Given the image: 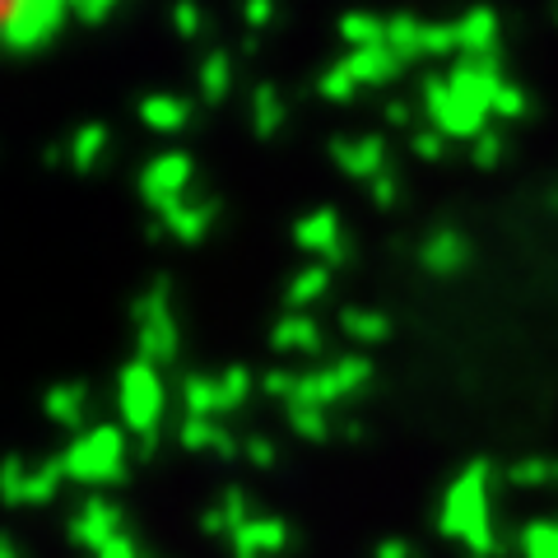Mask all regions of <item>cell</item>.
Instances as JSON below:
<instances>
[{"instance_id":"obj_1","label":"cell","mask_w":558,"mask_h":558,"mask_svg":"<svg viewBox=\"0 0 558 558\" xmlns=\"http://www.w3.org/2000/svg\"><path fill=\"white\" fill-rule=\"evenodd\" d=\"M488 461H470L457 484L447 488L442 498V535H457L465 539L470 558H494L498 554V539H494V521H488Z\"/></svg>"},{"instance_id":"obj_2","label":"cell","mask_w":558,"mask_h":558,"mask_svg":"<svg viewBox=\"0 0 558 558\" xmlns=\"http://www.w3.org/2000/svg\"><path fill=\"white\" fill-rule=\"evenodd\" d=\"M121 428L140 438V457H154V442H159V424H163V381L159 368L145 359H135L121 368Z\"/></svg>"},{"instance_id":"obj_3","label":"cell","mask_w":558,"mask_h":558,"mask_svg":"<svg viewBox=\"0 0 558 558\" xmlns=\"http://www.w3.org/2000/svg\"><path fill=\"white\" fill-rule=\"evenodd\" d=\"M65 480L75 484H121L126 480V428L98 424L61 451Z\"/></svg>"},{"instance_id":"obj_4","label":"cell","mask_w":558,"mask_h":558,"mask_svg":"<svg viewBox=\"0 0 558 558\" xmlns=\"http://www.w3.org/2000/svg\"><path fill=\"white\" fill-rule=\"evenodd\" d=\"M80 0H10L5 20H0V47L10 57L38 51L57 38V28L65 20V10H75Z\"/></svg>"},{"instance_id":"obj_5","label":"cell","mask_w":558,"mask_h":558,"mask_svg":"<svg viewBox=\"0 0 558 558\" xmlns=\"http://www.w3.org/2000/svg\"><path fill=\"white\" fill-rule=\"evenodd\" d=\"M168 275H159L154 284L135 299V344H140V359L163 368V363L178 359V322H172V307H168Z\"/></svg>"},{"instance_id":"obj_6","label":"cell","mask_w":558,"mask_h":558,"mask_svg":"<svg viewBox=\"0 0 558 558\" xmlns=\"http://www.w3.org/2000/svg\"><path fill=\"white\" fill-rule=\"evenodd\" d=\"M191 178H196V163H191V154H178L168 149L159 159H149L145 172H140V196H145L154 209H172L191 196Z\"/></svg>"},{"instance_id":"obj_7","label":"cell","mask_w":558,"mask_h":558,"mask_svg":"<svg viewBox=\"0 0 558 558\" xmlns=\"http://www.w3.org/2000/svg\"><path fill=\"white\" fill-rule=\"evenodd\" d=\"M447 84H451V94H457L461 102H470V108H480V112L494 117V98H498V89L508 80H502L498 57H484V61L465 57V61H457L447 70Z\"/></svg>"},{"instance_id":"obj_8","label":"cell","mask_w":558,"mask_h":558,"mask_svg":"<svg viewBox=\"0 0 558 558\" xmlns=\"http://www.w3.org/2000/svg\"><path fill=\"white\" fill-rule=\"evenodd\" d=\"M293 242H299L303 252L322 256V266H344L349 260V242H344L336 209H312V215H303L293 223Z\"/></svg>"},{"instance_id":"obj_9","label":"cell","mask_w":558,"mask_h":558,"mask_svg":"<svg viewBox=\"0 0 558 558\" xmlns=\"http://www.w3.org/2000/svg\"><path fill=\"white\" fill-rule=\"evenodd\" d=\"M121 508L117 502H108V498H89L84 502V508L70 517V539H75V545H84V549H94V554H102L112 545V539H121L126 531H121Z\"/></svg>"},{"instance_id":"obj_10","label":"cell","mask_w":558,"mask_h":558,"mask_svg":"<svg viewBox=\"0 0 558 558\" xmlns=\"http://www.w3.org/2000/svg\"><path fill=\"white\" fill-rule=\"evenodd\" d=\"M330 159L340 163L344 178H359V182H373L387 172V145L381 135H363V140H330Z\"/></svg>"},{"instance_id":"obj_11","label":"cell","mask_w":558,"mask_h":558,"mask_svg":"<svg viewBox=\"0 0 558 558\" xmlns=\"http://www.w3.org/2000/svg\"><path fill=\"white\" fill-rule=\"evenodd\" d=\"M215 219H219V201L215 196H186L182 205H172V209H163V215H159V223L178 242H201Z\"/></svg>"},{"instance_id":"obj_12","label":"cell","mask_w":558,"mask_h":558,"mask_svg":"<svg viewBox=\"0 0 558 558\" xmlns=\"http://www.w3.org/2000/svg\"><path fill=\"white\" fill-rule=\"evenodd\" d=\"M229 545H233V558H275L289 545V521L284 517H252Z\"/></svg>"},{"instance_id":"obj_13","label":"cell","mask_w":558,"mask_h":558,"mask_svg":"<svg viewBox=\"0 0 558 558\" xmlns=\"http://www.w3.org/2000/svg\"><path fill=\"white\" fill-rule=\"evenodd\" d=\"M457 38H461V51L465 57H498V14L488 10V5H475V10H465V20L457 24Z\"/></svg>"},{"instance_id":"obj_14","label":"cell","mask_w":558,"mask_h":558,"mask_svg":"<svg viewBox=\"0 0 558 558\" xmlns=\"http://www.w3.org/2000/svg\"><path fill=\"white\" fill-rule=\"evenodd\" d=\"M178 438H182L186 451H215V457H223V461L242 451V442L219 424V418H182Z\"/></svg>"},{"instance_id":"obj_15","label":"cell","mask_w":558,"mask_h":558,"mask_svg":"<svg viewBox=\"0 0 558 558\" xmlns=\"http://www.w3.org/2000/svg\"><path fill=\"white\" fill-rule=\"evenodd\" d=\"M465 238L461 233H451V229H438V233H428L424 238V247H418V260H424V270L428 275H457L465 266Z\"/></svg>"},{"instance_id":"obj_16","label":"cell","mask_w":558,"mask_h":558,"mask_svg":"<svg viewBox=\"0 0 558 558\" xmlns=\"http://www.w3.org/2000/svg\"><path fill=\"white\" fill-rule=\"evenodd\" d=\"M43 410H47L51 424L80 428V424H84V414H89V391H84L80 381H57V387L43 396Z\"/></svg>"},{"instance_id":"obj_17","label":"cell","mask_w":558,"mask_h":558,"mask_svg":"<svg viewBox=\"0 0 558 558\" xmlns=\"http://www.w3.org/2000/svg\"><path fill=\"white\" fill-rule=\"evenodd\" d=\"M344 65H349V75H354L359 84H391L405 61H400L391 47H368V51H349Z\"/></svg>"},{"instance_id":"obj_18","label":"cell","mask_w":558,"mask_h":558,"mask_svg":"<svg viewBox=\"0 0 558 558\" xmlns=\"http://www.w3.org/2000/svg\"><path fill=\"white\" fill-rule=\"evenodd\" d=\"M140 121H145L149 131H182L191 117H196V108H191L186 98H172V94H149L140 98Z\"/></svg>"},{"instance_id":"obj_19","label":"cell","mask_w":558,"mask_h":558,"mask_svg":"<svg viewBox=\"0 0 558 558\" xmlns=\"http://www.w3.org/2000/svg\"><path fill=\"white\" fill-rule=\"evenodd\" d=\"M270 344L275 349H303V354H317V349L326 344L322 340V326L312 322V317H303V312H289V317H279L275 322V330H270Z\"/></svg>"},{"instance_id":"obj_20","label":"cell","mask_w":558,"mask_h":558,"mask_svg":"<svg viewBox=\"0 0 558 558\" xmlns=\"http://www.w3.org/2000/svg\"><path fill=\"white\" fill-rule=\"evenodd\" d=\"M182 405H186V418H215L223 410L219 377H205V373L182 377Z\"/></svg>"},{"instance_id":"obj_21","label":"cell","mask_w":558,"mask_h":558,"mask_svg":"<svg viewBox=\"0 0 558 558\" xmlns=\"http://www.w3.org/2000/svg\"><path fill=\"white\" fill-rule=\"evenodd\" d=\"M284 117H289L284 94H279L275 84H256V94H252V126H256V135H260V140L279 135V126H284Z\"/></svg>"},{"instance_id":"obj_22","label":"cell","mask_w":558,"mask_h":558,"mask_svg":"<svg viewBox=\"0 0 558 558\" xmlns=\"http://www.w3.org/2000/svg\"><path fill=\"white\" fill-rule=\"evenodd\" d=\"M340 38L354 47V51H368V47H387V20H377L368 10H349L340 20Z\"/></svg>"},{"instance_id":"obj_23","label":"cell","mask_w":558,"mask_h":558,"mask_svg":"<svg viewBox=\"0 0 558 558\" xmlns=\"http://www.w3.org/2000/svg\"><path fill=\"white\" fill-rule=\"evenodd\" d=\"M326 289H330V266H307V270H299L289 279L284 303H289V312H303L317 299H326Z\"/></svg>"},{"instance_id":"obj_24","label":"cell","mask_w":558,"mask_h":558,"mask_svg":"<svg viewBox=\"0 0 558 558\" xmlns=\"http://www.w3.org/2000/svg\"><path fill=\"white\" fill-rule=\"evenodd\" d=\"M340 330L349 340H359V344H381L391 336V322L381 317V312H368V307H344L340 312Z\"/></svg>"},{"instance_id":"obj_25","label":"cell","mask_w":558,"mask_h":558,"mask_svg":"<svg viewBox=\"0 0 558 558\" xmlns=\"http://www.w3.org/2000/svg\"><path fill=\"white\" fill-rule=\"evenodd\" d=\"M233 89V61L229 51H209V57L201 61V98L205 102H223Z\"/></svg>"},{"instance_id":"obj_26","label":"cell","mask_w":558,"mask_h":558,"mask_svg":"<svg viewBox=\"0 0 558 558\" xmlns=\"http://www.w3.org/2000/svg\"><path fill=\"white\" fill-rule=\"evenodd\" d=\"M102 149H108V126H102V121H89V126H80L75 140H70V168L89 172L102 159Z\"/></svg>"},{"instance_id":"obj_27","label":"cell","mask_w":558,"mask_h":558,"mask_svg":"<svg viewBox=\"0 0 558 558\" xmlns=\"http://www.w3.org/2000/svg\"><path fill=\"white\" fill-rule=\"evenodd\" d=\"M418 38H424V24L410 20V14H391V20H387V47L396 51L400 61L424 57V51H418Z\"/></svg>"},{"instance_id":"obj_28","label":"cell","mask_w":558,"mask_h":558,"mask_svg":"<svg viewBox=\"0 0 558 558\" xmlns=\"http://www.w3.org/2000/svg\"><path fill=\"white\" fill-rule=\"evenodd\" d=\"M28 480H33V470L24 465V457H5V461H0V502L24 508V502H28Z\"/></svg>"},{"instance_id":"obj_29","label":"cell","mask_w":558,"mask_h":558,"mask_svg":"<svg viewBox=\"0 0 558 558\" xmlns=\"http://www.w3.org/2000/svg\"><path fill=\"white\" fill-rule=\"evenodd\" d=\"M215 512H219V521H223V535H238L242 526L252 521V502H247V488H238V484H229L223 488V498L215 502Z\"/></svg>"},{"instance_id":"obj_30","label":"cell","mask_w":558,"mask_h":558,"mask_svg":"<svg viewBox=\"0 0 558 558\" xmlns=\"http://www.w3.org/2000/svg\"><path fill=\"white\" fill-rule=\"evenodd\" d=\"M289 428L307 442H326L336 433L330 428V410H317V405H289Z\"/></svg>"},{"instance_id":"obj_31","label":"cell","mask_w":558,"mask_h":558,"mask_svg":"<svg viewBox=\"0 0 558 558\" xmlns=\"http://www.w3.org/2000/svg\"><path fill=\"white\" fill-rule=\"evenodd\" d=\"M330 377H336L340 396L349 400L354 391H363V387L373 381V363H368V359H359V354H349V359H336V363H330Z\"/></svg>"},{"instance_id":"obj_32","label":"cell","mask_w":558,"mask_h":558,"mask_svg":"<svg viewBox=\"0 0 558 558\" xmlns=\"http://www.w3.org/2000/svg\"><path fill=\"white\" fill-rule=\"evenodd\" d=\"M508 484H517V488H545V484H558V461H545V457L517 461V465L508 470Z\"/></svg>"},{"instance_id":"obj_33","label":"cell","mask_w":558,"mask_h":558,"mask_svg":"<svg viewBox=\"0 0 558 558\" xmlns=\"http://www.w3.org/2000/svg\"><path fill=\"white\" fill-rule=\"evenodd\" d=\"M61 484H65V465H61V457L43 461L38 470H33V480H28V502H51V498L61 494Z\"/></svg>"},{"instance_id":"obj_34","label":"cell","mask_w":558,"mask_h":558,"mask_svg":"<svg viewBox=\"0 0 558 558\" xmlns=\"http://www.w3.org/2000/svg\"><path fill=\"white\" fill-rule=\"evenodd\" d=\"M521 554L526 558H558V526L554 521H535L521 531Z\"/></svg>"},{"instance_id":"obj_35","label":"cell","mask_w":558,"mask_h":558,"mask_svg":"<svg viewBox=\"0 0 558 558\" xmlns=\"http://www.w3.org/2000/svg\"><path fill=\"white\" fill-rule=\"evenodd\" d=\"M317 89H322V98H330V102H349V98H354V89H359V80L349 75V65L340 61V65H326V70H322Z\"/></svg>"},{"instance_id":"obj_36","label":"cell","mask_w":558,"mask_h":558,"mask_svg":"<svg viewBox=\"0 0 558 558\" xmlns=\"http://www.w3.org/2000/svg\"><path fill=\"white\" fill-rule=\"evenodd\" d=\"M424 57H447V51H461L457 24H424V38H418Z\"/></svg>"},{"instance_id":"obj_37","label":"cell","mask_w":558,"mask_h":558,"mask_svg":"<svg viewBox=\"0 0 558 558\" xmlns=\"http://www.w3.org/2000/svg\"><path fill=\"white\" fill-rule=\"evenodd\" d=\"M219 387H223V410H238L242 400L252 396V373L242 368V363H233V368H223L219 377Z\"/></svg>"},{"instance_id":"obj_38","label":"cell","mask_w":558,"mask_h":558,"mask_svg":"<svg viewBox=\"0 0 558 558\" xmlns=\"http://www.w3.org/2000/svg\"><path fill=\"white\" fill-rule=\"evenodd\" d=\"M299 377H303V373L266 368V373H260V391L275 396V400H284V405H293V396H299Z\"/></svg>"},{"instance_id":"obj_39","label":"cell","mask_w":558,"mask_h":558,"mask_svg":"<svg viewBox=\"0 0 558 558\" xmlns=\"http://www.w3.org/2000/svg\"><path fill=\"white\" fill-rule=\"evenodd\" d=\"M172 28L182 33V38L191 43V38H201V28H205V20H201V10H196V0H178L172 5Z\"/></svg>"},{"instance_id":"obj_40","label":"cell","mask_w":558,"mask_h":558,"mask_svg":"<svg viewBox=\"0 0 558 558\" xmlns=\"http://www.w3.org/2000/svg\"><path fill=\"white\" fill-rule=\"evenodd\" d=\"M494 117H508V121L526 117V94H521L517 84H502L498 98H494Z\"/></svg>"},{"instance_id":"obj_41","label":"cell","mask_w":558,"mask_h":558,"mask_svg":"<svg viewBox=\"0 0 558 558\" xmlns=\"http://www.w3.org/2000/svg\"><path fill=\"white\" fill-rule=\"evenodd\" d=\"M242 457H247L252 465H260V470H270L279 461V451H275V442L266 438V433H252V438L242 442Z\"/></svg>"},{"instance_id":"obj_42","label":"cell","mask_w":558,"mask_h":558,"mask_svg":"<svg viewBox=\"0 0 558 558\" xmlns=\"http://www.w3.org/2000/svg\"><path fill=\"white\" fill-rule=\"evenodd\" d=\"M502 149H508V145H502V135H494V131H484V135L475 140V145H470V159H475L480 168H494V163L502 159Z\"/></svg>"},{"instance_id":"obj_43","label":"cell","mask_w":558,"mask_h":558,"mask_svg":"<svg viewBox=\"0 0 558 558\" xmlns=\"http://www.w3.org/2000/svg\"><path fill=\"white\" fill-rule=\"evenodd\" d=\"M414 154H418V159H428V163H438L447 154V135L442 131H418L414 135Z\"/></svg>"},{"instance_id":"obj_44","label":"cell","mask_w":558,"mask_h":558,"mask_svg":"<svg viewBox=\"0 0 558 558\" xmlns=\"http://www.w3.org/2000/svg\"><path fill=\"white\" fill-rule=\"evenodd\" d=\"M368 196H373V205L391 209V205L400 201V182L391 178V172H381V178H373V182H368Z\"/></svg>"},{"instance_id":"obj_45","label":"cell","mask_w":558,"mask_h":558,"mask_svg":"<svg viewBox=\"0 0 558 558\" xmlns=\"http://www.w3.org/2000/svg\"><path fill=\"white\" fill-rule=\"evenodd\" d=\"M242 20L252 24V33H260L275 20V0H242Z\"/></svg>"},{"instance_id":"obj_46","label":"cell","mask_w":558,"mask_h":558,"mask_svg":"<svg viewBox=\"0 0 558 558\" xmlns=\"http://www.w3.org/2000/svg\"><path fill=\"white\" fill-rule=\"evenodd\" d=\"M112 10H117V0H80V5H75V14L84 24H102Z\"/></svg>"},{"instance_id":"obj_47","label":"cell","mask_w":558,"mask_h":558,"mask_svg":"<svg viewBox=\"0 0 558 558\" xmlns=\"http://www.w3.org/2000/svg\"><path fill=\"white\" fill-rule=\"evenodd\" d=\"M373 558H414V545L410 539H381L373 549Z\"/></svg>"},{"instance_id":"obj_48","label":"cell","mask_w":558,"mask_h":558,"mask_svg":"<svg viewBox=\"0 0 558 558\" xmlns=\"http://www.w3.org/2000/svg\"><path fill=\"white\" fill-rule=\"evenodd\" d=\"M98 558H140V549H135V539H131V535H121V539H112V545L102 549Z\"/></svg>"},{"instance_id":"obj_49","label":"cell","mask_w":558,"mask_h":558,"mask_svg":"<svg viewBox=\"0 0 558 558\" xmlns=\"http://www.w3.org/2000/svg\"><path fill=\"white\" fill-rule=\"evenodd\" d=\"M381 117H387V126H410V102H387V112H381Z\"/></svg>"},{"instance_id":"obj_50","label":"cell","mask_w":558,"mask_h":558,"mask_svg":"<svg viewBox=\"0 0 558 558\" xmlns=\"http://www.w3.org/2000/svg\"><path fill=\"white\" fill-rule=\"evenodd\" d=\"M61 159H70V145H47L43 149V163H61Z\"/></svg>"},{"instance_id":"obj_51","label":"cell","mask_w":558,"mask_h":558,"mask_svg":"<svg viewBox=\"0 0 558 558\" xmlns=\"http://www.w3.org/2000/svg\"><path fill=\"white\" fill-rule=\"evenodd\" d=\"M0 558H24V549H20V545H14V539H10V535H0Z\"/></svg>"},{"instance_id":"obj_52","label":"cell","mask_w":558,"mask_h":558,"mask_svg":"<svg viewBox=\"0 0 558 558\" xmlns=\"http://www.w3.org/2000/svg\"><path fill=\"white\" fill-rule=\"evenodd\" d=\"M340 433H344V438H349V442H359V438H363V424H344Z\"/></svg>"},{"instance_id":"obj_53","label":"cell","mask_w":558,"mask_h":558,"mask_svg":"<svg viewBox=\"0 0 558 558\" xmlns=\"http://www.w3.org/2000/svg\"><path fill=\"white\" fill-rule=\"evenodd\" d=\"M554 20H558V0H554Z\"/></svg>"}]
</instances>
